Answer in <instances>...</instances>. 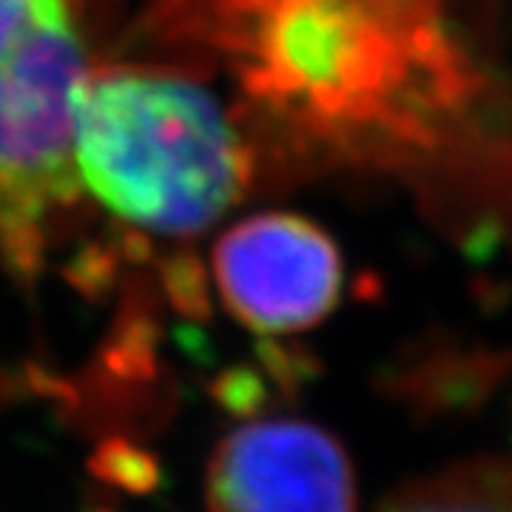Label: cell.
<instances>
[{
    "mask_svg": "<svg viewBox=\"0 0 512 512\" xmlns=\"http://www.w3.org/2000/svg\"><path fill=\"white\" fill-rule=\"evenodd\" d=\"M74 171L128 228L197 237L245 197L254 160L220 97L194 77L111 66L80 92Z\"/></svg>",
    "mask_w": 512,
    "mask_h": 512,
    "instance_id": "6da1fadb",
    "label": "cell"
},
{
    "mask_svg": "<svg viewBox=\"0 0 512 512\" xmlns=\"http://www.w3.org/2000/svg\"><path fill=\"white\" fill-rule=\"evenodd\" d=\"M92 72L86 0H0V248L20 268L83 194L74 117Z\"/></svg>",
    "mask_w": 512,
    "mask_h": 512,
    "instance_id": "7a4b0ae2",
    "label": "cell"
},
{
    "mask_svg": "<svg viewBox=\"0 0 512 512\" xmlns=\"http://www.w3.org/2000/svg\"><path fill=\"white\" fill-rule=\"evenodd\" d=\"M222 305L245 328L285 336L319 325L345 285V265L325 228L288 211L231 225L211 254Z\"/></svg>",
    "mask_w": 512,
    "mask_h": 512,
    "instance_id": "3957f363",
    "label": "cell"
},
{
    "mask_svg": "<svg viewBox=\"0 0 512 512\" xmlns=\"http://www.w3.org/2000/svg\"><path fill=\"white\" fill-rule=\"evenodd\" d=\"M208 512H356L348 453L313 421H251L208 464Z\"/></svg>",
    "mask_w": 512,
    "mask_h": 512,
    "instance_id": "277c9868",
    "label": "cell"
},
{
    "mask_svg": "<svg viewBox=\"0 0 512 512\" xmlns=\"http://www.w3.org/2000/svg\"><path fill=\"white\" fill-rule=\"evenodd\" d=\"M379 512H512V461L478 458L410 481Z\"/></svg>",
    "mask_w": 512,
    "mask_h": 512,
    "instance_id": "5b68a950",
    "label": "cell"
}]
</instances>
